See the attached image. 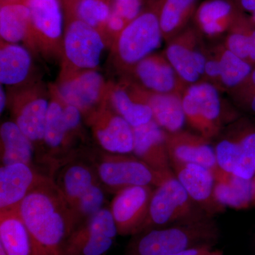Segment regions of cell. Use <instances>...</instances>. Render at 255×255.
<instances>
[{"label":"cell","mask_w":255,"mask_h":255,"mask_svg":"<svg viewBox=\"0 0 255 255\" xmlns=\"http://www.w3.org/2000/svg\"><path fill=\"white\" fill-rule=\"evenodd\" d=\"M19 213L31 240L32 255H60L75 227L73 213L51 177L30 191Z\"/></svg>","instance_id":"obj_1"},{"label":"cell","mask_w":255,"mask_h":255,"mask_svg":"<svg viewBox=\"0 0 255 255\" xmlns=\"http://www.w3.org/2000/svg\"><path fill=\"white\" fill-rule=\"evenodd\" d=\"M220 236L219 227L214 218L151 228L134 235L127 255H167L202 247L214 248Z\"/></svg>","instance_id":"obj_2"},{"label":"cell","mask_w":255,"mask_h":255,"mask_svg":"<svg viewBox=\"0 0 255 255\" xmlns=\"http://www.w3.org/2000/svg\"><path fill=\"white\" fill-rule=\"evenodd\" d=\"M209 218L214 217L192 200L173 174L154 189L148 216L140 233L151 228L185 224Z\"/></svg>","instance_id":"obj_3"},{"label":"cell","mask_w":255,"mask_h":255,"mask_svg":"<svg viewBox=\"0 0 255 255\" xmlns=\"http://www.w3.org/2000/svg\"><path fill=\"white\" fill-rule=\"evenodd\" d=\"M95 164L98 179L116 191L134 186L157 187L174 174L157 172L135 155L107 152L100 156Z\"/></svg>","instance_id":"obj_4"},{"label":"cell","mask_w":255,"mask_h":255,"mask_svg":"<svg viewBox=\"0 0 255 255\" xmlns=\"http://www.w3.org/2000/svg\"><path fill=\"white\" fill-rule=\"evenodd\" d=\"M66 26L63 39L64 56L70 67L68 71L95 70L105 48L102 32L65 12Z\"/></svg>","instance_id":"obj_5"},{"label":"cell","mask_w":255,"mask_h":255,"mask_svg":"<svg viewBox=\"0 0 255 255\" xmlns=\"http://www.w3.org/2000/svg\"><path fill=\"white\" fill-rule=\"evenodd\" d=\"M162 35L157 8L152 6L128 23L119 35V59L127 65L138 63L160 46Z\"/></svg>","instance_id":"obj_6"},{"label":"cell","mask_w":255,"mask_h":255,"mask_svg":"<svg viewBox=\"0 0 255 255\" xmlns=\"http://www.w3.org/2000/svg\"><path fill=\"white\" fill-rule=\"evenodd\" d=\"M118 235L110 209L103 208L74 228L60 255H106Z\"/></svg>","instance_id":"obj_7"},{"label":"cell","mask_w":255,"mask_h":255,"mask_svg":"<svg viewBox=\"0 0 255 255\" xmlns=\"http://www.w3.org/2000/svg\"><path fill=\"white\" fill-rule=\"evenodd\" d=\"M107 90L105 79L96 70L65 71L55 87V95L88 117L104 105Z\"/></svg>","instance_id":"obj_8"},{"label":"cell","mask_w":255,"mask_h":255,"mask_svg":"<svg viewBox=\"0 0 255 255\" xmlns=\"http://www.w3.org/2000/svg\"><path fill=\"white\" fill-rule=\"evenodd\" d=\"M186 120L208 140L221 129V102L216 87L209 83L191 85L182 98Z\"/></svg>","instance_id":"obj_9"},{"label":"cell","mask_w":255,"mask_h":255,"mask_svg":"<svg viewBox=\"0 0 255 255\" xmlns=\"http://www.w3.org/2000/svg\"><path fill=\"white\" fill-rule=\"evenodd\" d=\"M134 186L117 191L110 211L120 236H134L141 231L148 216L154 189Z\"/></svg>","instance_id":"obj_10"},{"label":"cell","mask_w":255,"mask_h":255,"mask_svg":"<svg viewBox=\"0 0 255 255\" xmlns=\"http://www.w3.org/2000/svg\"><path fill=\"white\" fill-rule=\"evenodd\" d=\"M95 140L109 153L130 155L133 150V128L113 109L105 105L87 117Z\"/></svg>","instance_id":"obj_11"},{"label":"cell","mask_w":255,"mask_h":255,"mask_svg":"<svg viewBox=\"0 0 255 255\" xmlns=\"http://www.w3.org/2000/svg\"><path fill=\"white\" fill-rule=\"evenodd\" d=\"M175 177L192 200L211 216L224 212L226 207L221 205L215 196L214 172L199 164L172 162Z\"/></svg>","instance_id":"obj_12"},{"label":"cell","mask_w":255,"mask_h":255,"mask_svg":"<svg viewBox=\"0 0 255 255\" xmlns=\"http://www.w3.org/2000/svg\"><path fill=\"white\" fill-rule=\"evenodd\" d=\"M29 9L34 43L54 50L64 36V7L61 0H23Z\"/></svg>","instance_id":"obj_13"},{"label":"cell","mask_w":255,"mask_h":255,"mask_svg":"<svg viewBox=\"0 0 255 255\" xmlns=\"http://www.w3.org/2000/svg\"><path fill=\"white\" fill-rule=\"evenodd\" d=\"M132 128L134 155L157 172H173L167 147V132L153 119Z\"/></svg>","instance_id":"obj_14"},{"label":"cell","mask_w":255,"mask_h":255,"mask_svg":"<svg viewBox=\"0 0 255 255\" xmlns=\"http://www.w3.org/2000/svg\"><path fill=\"white\" fill-rule=\"evenodd\" d=\"M50 176L23 163L1 165L0 168V210L18 207L32 189Z\"/></svg>","instance_id":"obj_15"},{"label":"cell","mask_w":255,"mask_h":255,"mask_svg":"<svg viewBox=\"0 0 255 255\" xmlns=\"http://www.w3.org/2000/svg\"><path fill=\"white\" fill-rule=\"evenodd\" d=\"M167 147L172 162L199 164L216 172L218 167L214 147L209 140L190 132H167Z\"/></svg>","instance_id":"obj_16"},{"label":"cell","mask_w":255,"mask_h":255,"mask_svg":"<svg viewBox=\"0 0 255 255\" xmlns=\"http://www.w3.org/2000/svg\"><path fill=\"white\" fill-rule=\"evenodd\" d=\"M50 176L71 206L97 182V172L91 166L76 159H65L53 167Z\"/></svg>","instance_id":"obj_17"},{"label":"cell","mask_w":255,"mask_h":255,"mask_svg":"<svg viewBox=\"0 0 255 255\" xmlns=\"http://www.w3.org/2000/svg\"><path fill=\"white\" fill-rule=\"evenodd\" d=\"M50 102L43 96L28 93L14 100V122L34 145L43 142Z\"/></svg>","instance_id":"obj_18"},{"label":"cell","mask_w":255,"mask_h":255,"mask_svg":"<svg viewBox=\"0 0 255 255\" xmlns=\"http://www.w3.org/2000/svg\"><path fill=\"white\" fill-rule=\"evenodd\" d=\"M215 196L224 207L237 210L253 206L255 186L253 178L245 179L219 168L214 172Z\"/></svg>","instance_id":"obj_19"},{"label":"cell","mask_w":255,"mask_h":255,"mask_svg":"<svg viewBox=\"0 0 255 255\" xmlns=\"http://www.w3.org/2000/svg\"><path fill=\"white\" fill-rule=\"evenodd\" d=\"M0 36L4 43L18 44L29 38L34 43L31 15L23 1L1 3Z\"/></svg>","instance_id":"obj_20"},{"label":"cell","mask_w":255,"mask_h":255,"mask_svg":"<svg viewBox=\"0 0 255 255\" xmlns=\"http://www.w3.org/2000/svg\"><path fill=\"white\" fill-rule=\"evenodd\" d=\"M0 246L6 255H32L31 240L19 206L0 210Z\"/></svg>","instance_id":"obj_21"},{"label":"cell","mask_w":255,"mask_h":255,"mask_svg":"<svg viewBox=\"0 0 255 255\" xmlns=\"http://www.w3.org/2000/svg\"><path fill=\"white\" fill-rule=\"evenodd\" d=\"M1 162L2 165L23 163L33 167L34 144L14 122H6L0 127Z\"/></svg>","instance_id":"obj_22"},{"label":"cell","mask_w":255,"mask_h":255,"mask_svg":"<svg viewBox=\"0 0 255 255\" xmlns=\"http://www.w3.org/2000/svg\"><path fill=\"white\" fill-rule=\"evenodd\" d=\"M31 53L16 43H1L0 49V82L16 86L26 81L31 71Z\"/></svg>","instance_id":"obj_23"},{"label":"cell","mask_w":255,"mask_h":255,"mask_svg":"<svg viewBox=\"0 0 255 255\" xmlns=\"http://www.w3.org/2000/svg\"><path fill=\"white\" fill-rule=\"evenodd\" d=\"M229 133L236 154L233 174L245 179H253L255 175V123L242 120Z\"/></svg>","instance_id":"obj_24"},{"label":"cell","mask_w":255,"mask_h":255,"mask_svg":"<svg viewBox=\"0 0 255 255\" xmlns=\"http://www.w3.org/2000/svg\"><path fill=\"white\" fill-rule=\"evenodd\" d=\"M142 102L150 107L153 120L166 132L182 130L186 121L182 99L172 94L154 93Z\"/></svg>","instance_id":"obj_25"},{"label":"cell","mask_w":255,"mask_h":255,"mask_svg":"<svg viewBox=\"0 0 255 255\" xmlns=\"http://www.w3.org/2000/svg\"><path fill=\"white\" fill-rule=\"evenodd\" d=\"M135 73L142 85L157 94H169L176 86L175 71L169 62L148 56L136 64Z\"/></svg>","instance_id":"obj_26"},{"label":"cell","mask_w":255,"mask_h":255,"mask_svg":"<svg viewBox=\"0 0 255 255\" xmlns=\"http://www.w3.org/2000/svg\"><path fill=\"white\" fill-rule=\"evenodd\" d=\"M240 17L230 0H206L196 13L198 24L204 33L211 36L222 33Z\"/></svg>","instance_id":"obj_27"},{"label":"cell","mask_w":255,"mask_h":255,"mask_svg":"<svg viewBox=\"0 0 255 255\" xmlns=\"http://www.w3.org/2000/svg\"><path fill=\"white\" fill-rule=\"evenodd\" d=\"M73 133L65 119L63 102L55 95L50 101L45 127L43 143L48 147V153L54 155L65 151Z\"/></svg>","instance_id":"obj_28"},{"label":"cell","mask_w":255,"mask_h":255,"mask_svg":"<svg viewBox=\"0 0 255 255\" xmlns=\"http://www.w3.org/2000/svg\"><path fill=\"white\" fill-rule=\"evenodd\" d=\"M107 95L112 109L132 128L140 127L153 119L150 107L144 102L132 99L124 89L110 87Z\"/></svg>","instance_id":"obj_29"},{"label":"cell","mask_w":255,"mask_h":255,"mask_svg":"<svg viewBox=\"0 0 255 255\" xmlns=\"http://www.w3.org/2000/svg\"><path fill=\"white\" fill-rule=\"evenodd\" d=\"M64 11L103 33L112 11V0H61Z\"/></svg>","instance_id":"obj_30"},{"label":"cell","mask_w":255,"mask_h":255,"mask_svg":"<svg viewBox=\"0 0 255 255\" xmlns=\"http://www.w3.org/2000/svg\"><path fill=\"white\" fill-rule=\"evenodd\" d=\"M198 0H160L155 6L163 34H169L185 23Z\"/></svg>","instance_id":"obj_31"},{"label":"cell","mask_w":255,"mask_h":255,"mask_svg":"<svg viewBox=\"0 0 255 255\" xmlns=\"http://www.w3.org/2000/svg\"><path fill=\"white\" fill-rule=\"evenodd\" d=\"M221 78L223 85L228 87L240 86L253 70V65L241 59L229 50H225L219 60Z\"/></svg>","instance_id":"obj_32"},{"label":"cell","mask_w":255,"mask_h":255,"mask_svg":"<svg viewBox=\"0 0 255 255\" xmlns=\"http://www.w3.org/2000/svg\"><path fill=\"white\" fill-rule=\"evenodd\" d=\"M105 200L103 189L98 182L95 183L80 196V199L73 205L70 206L75 227L90 219L101 209H103Z\"/></svg>","instance_id":"obj_33"},{"label":"cell","mask_w":255,"mask_h":255,"mask_svg":"<svg viewBox=\"0 0 255 255\" xmlns=\"http://www.w3.org/2000/svg\"><path fill=\"white\" fill-rule=\"evenodd\" d=\"M166 56L175 73L188 83H195L200 78L193 58L192 50L182 45H170L166 50Z\"/></svg>","instance_id":"obj_34"},{"label":"cell","mask_w":255,"mask_h":255,"mask_svg":"<svg viewBox=\"0 0 255 255\" xmlns=\"http://www.w3.org/2000/svg\"><path fill=\"white\" fill-rule=\"evenodd\" d=\"M228 50L254 66L255 43L244 28L230 35L227 41Z\"/></svg>","instance_id":"obj_35"},{"label":"cell","mask_w":255,"mask_h":255,"mask_svg":"<svg viewBox=\"0 0 255 255\" xmlns=\"http://www.w3.org/2000/svg\"><path fill=\"white\" fill-rule=\"evenodd\" d=\"M239 101L242 108L255 116V68L240 85Z\"/></svg>","instance_id":"obj_36"},{"label":"cell","mask_w":255,"mask_h":255,"mask_svg":"<svg viewBox=\"0 0 255 255\" xmlns=\"http://www.w3.org/2000/svg\"><path fill=\"white\" fill-rule=\"evenodd\" d=\"M142 0H112V10L130 23L141 14Z\"/></svg>","instance_id":"obj_37"},{"label":"cell","mask_w":255,"mask_h":255,"mask_svg":"<svg viewBox=\"0 0 255 255\" xmlns=\"http://www.w3.org/2000/svg\"><path fill=\"white\" fill-rule=\"evenodd\" d=\"M127 21L122 16L112 10V14L106 23L105 31L110 34L119 35L127 26Z\"/></svg>","instance_id":"obj_38"},{"label":"cell","mask_w":255,"mask_h":255,"mask_svg":"<svg viewBox=\"0 0 255 255\" xmlns=\"http://www.w3.org/2000/svg\"><path fill=\"white\" fill-rule=\"evenodd\" d=\"M204 74L207 75L210 78H219L221 75V66H220L219 60H208L206 63Z\"/></svg>","instance_id":"obj_39"},{"label":"cell","mask_w":255,"mask_h":255,"mask_svg":"<svg viewBox=\"0 0 255 255\" xmlns=\"http://www.w3.org/2000/svg\"><path fill=\"white\" fill-rule=\"evenodd\" d=\"M192 55L198 72L200 74V75H204V71H205L206 63L207 62L205 57L199 52L195 51V50H192Z\"/></svg>","instance_id":"obj_40"},{"label":"cell","mask_w":255,"mask_h":255,"mask_svg":"<svg viewBox=\"0 0 255 255\" xmlns=\"http://www.w3.org/2000/svg\"><path fill=\"white\" fill-rule=\"evenodd\" d=\"M214 248L210 247H202V248H194V249L189 250L181 253H175V254H171L167 255H203L205 254L206 252Z\"/></svg>","instance_id":"obj_41"},{"label":"cell","mask_w":255,"mask_h":255,"mask_svg":"<svg viewBox=\"0 0 255 255\" xmlns=\"http://www.w3.org/2000/svg\"><path fill=\"white\" fill-rule=\"evenodd\" d=\"M240 6L243 10L250 12L255 11V0H238Z\"/></svg>","instance_id":"obj_42"},{"label":"cell","mask_w":255,"mask_h":255,"mask_svg":"<svg viewBox=\"0 0 255 255\" xmlns=\"http://www.w3.org/2000/svg\"><path fill=\"white\" fill-rule=\"evenodd\" d=\"M6 103H7V100H6V92H5L3 85H1V87H0V112L1 114L4 112Z\"/></svg>","instance_id":"obj_43"},{"label":"cell","mask_w":255,"mask_h":255,"mask_svg":"<svg viewBox=\"0 0 255 255\" xmlns=\"http://www.w3.org/2000/svg\"><path fill=\"white\" fill-rule=\"evenodd\" d=\"M203 255H223L222 251H214V249L209 250V251L206 252L205 254Z\"/></svg>","instance_id":"obj_44"},{"label":"cell","mask_w":255,"mask_h":255,"mask_svg":"<svg viewBox=\"0 0 255 255\" xmlns=\"http://www.w3.org/2000/svg\"><path fill=\"white\" fill-rule=\"evenodd\" d=\"M16 1H23V0H1V3L16 2Z\"/></svg>","instance_id":"obj_45"},{"label":"cell","mask_w":255,"mask_h":255,"mask_svg":"<svg viewBox=\"0 0 255 255\" xmlns=\"http://www.w3.org/2000/svg\"><path fill=\"white\" fill-rule=\"evenodd\" d=\"M0 255H6V253H5L4 250L3 249L2 247L0 246Z\"/></svg>","instance_id":"obj_46"},{"label":"cell","mask_w":255,"mask_h":255,"mask_svg":"<svg viewBox=\"0 0 255 255\" xmlns=\"http://www.w3.org/2000/svg\"><path fill=\"white\" fill-rule=\"evenodd\" d=\"M152 6H156V4H158V3L159 1H160V0H152Z\"/></svg>","instance_id":"obj_47"},{"label":"cell","mask_w":255,"mask_h":255,"mask_svg":"<svg viewBox=\"0 0 255 255\" xmlns=\"http://www.w3.org/2000/svg\"><path fill=\"white\" fill-rule=\"evenodd\" d=\"M253 182H254L255 186V194H254V200H253V206H255V175L253 177Z\"/></svg>","instance_id":"obj_48"},{"label":"cell","mask_w":255,"mask_h":255,"mask_svg":"<svg viewBox=\"0 0 255 255\" xmlns=\"http://www.w3.org/2000/svg\"><path fill=\"white\" fill-rule=\"evenodd\" d=\"M252 21L253 22L255 23V11L253 13V16H252Z\"/></svg>","instance_id":"obj_49"},{"label":"cell","mask_w":255,"mask_h":255,"mask_svg":"<svg viewBox=\"0 0 255 255\" xmlns=\"http://www.w3.org/2000/svg\"><path fill=\"white\" fill-rule=\"evenodd\" d=\"M253 246H254V249H255V235L254 239H253Z\"/></svg>","instance_id":"obj_50"},{"label":"cell","mask_w":255,"mask_h":255,"mask_svg":"<svg viewBox=\"0 0 255 255\" xmlns=\"http://www.w3.org/2000/svg\"><path fill=\"white\" fill-rule=\"evenodd\" d=\"M118 1H122V0H118Z\"/></svg>","instance_id":"obj_51"},{"label":"cell","mask_w":255,"mask_h":255,"mask_svg":"<svg viewBox=\"0 0 255 255\" xmlns=\"http://www.w3.org/2000/svg\"></svg>","instance_id":"obj_52"}]
</instances>
